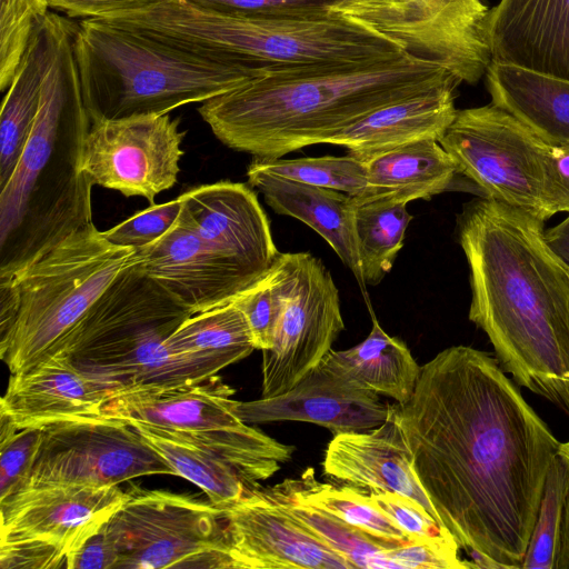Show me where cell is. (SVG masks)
<instances>
[{
	"instance_id": "cell-37",
	"label": "cell",
	"mask_w": 569,
	"mask_h": 569,
	"mask_svg": "<svg viewBox=\"0 0 569 569\" xmlns=\"http://www.w3.org/2000/svg\"><path fill=\"white\" fill-rule=\"evenodd\" d=\"M48 0H1L0 89L10 87L38 22L50 11Z\"/></svg>"
},
{
	"instance_id": "cell-10",
	"label": "cell",
	"mask_w": 569,
	"mask_h": 569,
	"mask_svg": "<svg viewBox=\"0 0 569 569\" xmlns=\"http://www.w3.org/2000/svg\"><path fill=\"white\" fill-rule=\"evenodd\" d=\"M106 528L116 569L236 568L222 510L210 501L132 486Z\"/></svg>"
},
{
	"instance_id": "cell-4",
	"label": "cell",
	"mask_w": 569,
	"mask_h": 569,
	"mask_svg": "<svg viewBox=\"0 0 569 569\" xmlns=\"http://www.w3.org/2000/svg\"><path fill=\"white\" fill-rule=\"evenodd\" d=\"M77 27L59 17L33 130L0 187V280L92 223V183L81 168L91 121L73 53Z\"/></svg>"
},
{
	"instance_id": "cell-22",
	"label": "cell",
	"mask_w": 569,
	"mask_h": 569,
	"mask_svg": "<svg viewBox=\"0 0 569 569\" xmlns=\"http://www.w3.org/2000/svg\"><path fill=\"white\" fill-rule=\"evenodd\" d=\"M114 396L108 387L89 379L63 358L51 356L33 368L11 373L0 400V413L18 429L101 416Z\"/></svg>"
},
{
	"instance_id": "cell-23",
	"label": "cell",
	"mask_w": 569,
	"mask_h": 569,
	"mask_svg": "<svg viewBox=\"0 0 569 569\" xmlns=\"http://www.w3.org/2000/svg\"><path fill=\"white\" fill-rule=\"evenodd\" d=\"M460 83L455 79L378 108L340 131L329 143L345 147L349 154L366 162L410 142L439 141L457 113L455 100Z\"/></svg>"
},
{
	"instance_id": "cell-26",
	"label": "cell",
	"mask_w": 569,
	"mask_h": 569,
	"mask_svg": "<svg viewBox=\"0 0 569 569\" xmlns=\"http://www.w3.org/2000/svg\"><path fill=\"white\" fill-rule=\"evenodd\" d=\"M485 77L491 103L547 143H569V80L493 60Z\"/></svg>"
},
{
	"instance_id": "cell-3",
	"label": "cell",
	"mask_w": 569,
	"mask_h": 569,
	"mask_svg": "<svg viewBox=\"0 0 569 569\" xmlns=\"http://www.w3.org/2000/svg\"><path fill=\"white\" fill-rule=\"evenodd\" d=\"M455 79L442 64L408 52L376 62L270 68L198 111L228 148L277 159L329 143L373 110Z\"/></svg>"
},
{
	"instance_id": "cell-47",
	"label": "cell",
	"mask_w": 569,
	"mask_h": 569,
	"mask_svg": "<svg viewBox=\"0 0 569 569\" xmlns=\"http://www.w3.org/2000/svg\"><path fill=\"white\" fill-rule=\"evenodd\" d=\"M551 147L550 204L553 213H569V143Z\"/></svg>"
},
{
	"instance_id": "cell-24",
	"label": "cell",
	"mask_w": 569,
	"mask_h": 569,
	"mask_svg": "<svg viewBox=\"0 0 569 569\" xmlns=\"http://www.w3.org/2000/svg\"><path fill=\"white\" fill-rule=\"evenodd\" d=\"M234 389L220 377L171 389L122 392L110 398L102 415L153 427L201 432L242 423L234 413Z\"/></svg>"
},
{
	"instance_id": "cell-19",
	"label": "cell",
	"mask_w": 569,
	"mask_h": 569,
	"mask_svg": "<svg viewBox=\"0 0 569 569\" xmlns=\"http://www.w3.org/2000/svg\"><path fill=\"white\" fill-rule=\"evenodd\" d=\"M389 408L378 393L350 383L321 361L283 393L238 401L234 413L246 423L305 421L337 435L380 426Z\"/></svg>"
},
{
	"instance_id": "cell-36",
	"label": "cell",
	"mask_w": 569,
	"mask_h": 569,
	"mask_svg": "<svg viewBox=\"0 0 569 569\" xmlns=\"http://www.w3.org/2000/svg\"><path fill=\"white\" fill-rule=\"evenodd\" d=\"M568 487L569 461L558 453L546 477L539 509L521 569H555Z\"/></svg>"
},
{
	"instance_id": "cell-20",
	"label": "cell",
	"mask_w": 569,
	"mask_h": 569,
	"mask_svg": "<svg viewBox=\"0 0 569 569\" xmlns=\"http://www.w3.org/2000/svg\"><path fill=\"white\" fill-rule=\"evenodd\" d=\"M322 467L326 476L356 488L409 497L442 526L413 469L395 405L390 406L387 419L368 432L335 435L326 449Z\"/></svg>"
},
{
	"instance_id": "cell-43",
	"label": "cell",
	"mask_w": 569,
	"mask_h": 569,
	"mask_svg": "<svg viewBox=\"0 0 569 569\" xmlns=\"http://www.w3.org/2000/svg\"><path fill=\"white\" fill-rule=\"evenodd\" d=\"M67 551L38 539L0 540L1 569L67 568Z\"/></svg>"
},
{
	"instance_id": "cell-31",
	"label": "cell",
	"mask_w": 569,
	"mask_h": 569,
	"mask_svg": "<svg viewBox=\"0 0 569 569\" xmlns=\"http://www.w3.org/2000/svg\"><path fill=\"white\" fill-rule=\"evenodd\" d=\"M164 346L174 357L208 363L217 371L256 349L247 319L233 302L190 316Z\"/></svg>"
},
{
	"instance_id": "cell-25",
	"label": "cell",
	"mask_w": 569,
	"mask_h": 569,
	"mask_svg": "<svg viewBox=\"0 0 569 569\" xmlns=\"http://www.w3.org/2000/svg\"><path fill=\"white\" fill-rule=\"evenodd\" d=\"M248 182L277 213L296 218L321 236L352 272L365 300L367 284L361 271L355 227L356 203L351 196L247 169Z\"/></svg>"
},
{
	"instance_id": "cell-49",
	"label": "cell",
	"mask_w": 569,
	"mask_h": 569,
	"mask_svg": "<svg viewBox=\"0 0 569 569\" xmlns=\"http://www.w3.org/2000/svg\"><path fill=\"white\" fill-rule=\"evenodd\" d=\"M550 248L569 264V213L558 224L545 231Z\"/></svg>"
},
{
	"instance_id": "cell-14",
	"label": "cell",
	"mask_w": 569,
	"mask_h": 569,
	"mask_svg": "<svg viewBox=\"0 0 569 569\" xmlns=\"http://www.w3.org/2000/svg\"><path fill=\"white\" fill-rule=\"evenodd\" d=\"M179 124L168 113L92 122L83 142L82 171L92 186L154 204L156 196L178 180L186 136Z\"/></svg>"
},
{
	"instance_id": "cell-16",
	"label": "cell",
	"mask_w": 569,
	"mask_h": 569,
	"mask_svg": "<svg viewBox=\"0 0 569 569\" xmlns=\"http://www.w3.org/2000/svg\"><path fill=\"white\" fill-rule=\"evenodd\" d=\"M236 568L351 569L353 566L258 487L222 510Z\"/></svg>"
},
{
	"instance_id": "cell-29",
	"label": "cell",
	"mask_w": 569,
	"mask_h": 569,
	"mask_svg": "<svg viewBox=\"0 0 569 569\" xmlns=\"http://www.w3.org/2000/svg\"><path fill=\"white\" fill-rule=\"evenodd\" d=\"M370 311L368 337L350 349L330 350L322 362L350 383L405 403L415 391L421 367L406 343L389 336Z\"/></svg>"
},
{
	"instance_id": "cell-50",
	"label": "cell",
	"mask_w": 569,
	"mask_h": 569,
	"mask_svg": "<svg viewBox=\"0 0 569 569\" xmlns=\"http://www.w3.org/2000/svg\"><path fill=\"white\" fill-rule=\"evenodd\" d=\"M555 569H569V487L563 503Z\"/></svg>"
},
{
	"instance_id": "cell-17",
	"label": "cell",
	"mask_w": 569,
	"mask_h": 569,
	"mask_svg": "<svg viewBox=\"0 0 569 569\" xmlns=\"http://www.w3.org/2000/svg\"><path fill=\"white\" fill-rule=\"evenodd\" d=\"M124 496L118 486L27 488L0 502V540L38 539L69 556L109 520Z\"/></svg>"
},
{
	"instance_id": "cell-38",
	"label": "cell",
	"mask_w": 569,
	"mask_h": 569,
	"mask_svg": "<svg viewBox=\"0 0 569 569\" xmlns=\"http://www.w3.org/2000/svg\"><path fill=\"white\" fill-rule=\"evenodd\" d=\"M40 439L41 428L18 429L0 413V502L27 488Z\"/></svg>"
},
{
	"instance_id": "cell-35",
	"label": "cell",
	"mask_w": 569,
	"mask_h": 569,
	"mask_svg": "<svg viewBox=\"0 0 569 569\" xmlns=\"http://www.w3.org/2000/svg\"><path fill=\"white\" fill-rule=\"evenodd\" d=\"M249 169L267 172L301 183L360 196L367 186L366 162L351 156H323L298 159L254 158Z\"/></svg>"
},
{
	"instance_id": "cell-51",
	"label": "cell",
	"mask_w": 569,
	"mask_h": 569,
	"mask_svg": "<svg viewBox=\"0 0 569 569\" xmlns=\"http://www.w3.org/2000/svg\"><path fill=\"white\" fill-rule=\"evenodd\" d=\"M559 453L569 461V441L560 443Z\"/></svg>"
},
{
	"instance_id": "cell-2",
	"label": "cell",
	"mask_w": 569,
	"mask_h": 569,
	"mask_svg": "<svg viewBox=\"0 0 569 569\" xmlns=\"http://www.w3.org/2000/svg\"><path fill=\"white\" fill-rule=\"evenodd\" d=\"M543 224L483 197L456 219L469 267V320L517 386L569 416V264L548 244Z\"/></svg>"
},
{
	"instance_id": "cell-48",
	"label": "cell",
	"mask_w": 569,
	"mask_h": 569,
	"mask_svg": "<svg viewBox=\"0 0 569 569\" xmlns=\"http://www.w3.org/2000/svg\"><path fill=\"white\" fill-rule=\"evenodd\" d=\"M19 312V297L12 280H0V347L9 339Z\"/></svg>"
},
{
	"instance_id": "cell-34",
	"label": "cell",
	"mask_w": 569,
	"mask_h": 569,
	"mask_svg": "<svg viewBox=\"0 0 569 569\" xmlns=\"http://www.w3.org/2000/svg\"><path fill=\"white\" fill-rule=\"evenodd\" d=\"M296 482L302 496L312 505L358 528L383 546L393 548L411 541L359 488L321 483L316 480L312 468L306 469Z\"/></svg>"
},
{
	"instance_id": "cell-52",
	"label": "cell",
	"mask_w": 569,
	"mask_h": 569,
	"mask_svg": "<svg viewBox=\"0 0 569 569\" xmlns=\"http://www.w3.org/2000/svg\"><path fill=\"white\" fill-rule=\"evenodd\" d=\"M340 1H346V2H358V1H363V0H340Z\"/></svg>"
},
{
	"instance_id": "cell-15",
	"label": "cell",
	"mask_w": 569,
	"mask_h": 569,
	"mask_svg": "<svg viewBox=\"0 0 569 569\" xmlns=\"http://www.w3.org/2000/svg\"><path fill=\"white\" fill-rule=\"evenodd\" d=\"M132 259L192 315L232 302L260 280L203 240L182 209L174 226L134 249Z\"/></svg>"
},
{
	"instance_id": "cell-42",
	"label": "cell",
	"mask_w": 569,
	"mask_h": 569,
	"mask_svg": "<svg viewBox=\"0 0 569 569\" xmlns=\"http://www.w3.org/2000/svg\"><path fill=\"white\" fill-rule=\"evenodd\" d=\"M200 9L230 16H311L328 12L339 0H184Z\"/></svg>"
},
{
	"instance_id": "cell-8",
	"label": "cell",
	"mask_w": 569,
	"mask_h": 569,
	"mask_svg": "<svg viewBox=\"0 0 569 569\" xmlns=\"http://www.w3.org/2000/svg\"><path fill=\"white\" fill-rule=\"evenodd\" d=\"M134 249L109 242L90 223L70 234L14 278L19 312L0 357L10 373L51 357L116 278Z\"/></svg>"
},
{
	"instance_id": "cell-13",
	"label": "cell",
	"mask_w": 569,
	"mask_h": 569,
	"mask_svg": "<svg viewBox=\"0 0 569 569\" xmlns=\"http://www.w3.org/2000/svg\"><path fill=\"white\" fill-rule=\"evenodd\" d=\"M148 475L174 472L127 420L101 415L42 426L27 488L108 487Z\"/></svg>"
},
{
	"instance_id": "cell-6",
	"label": "cell",
	"mask_w": 569,
	"mask_h": 569,
	"mask_svg": "<svg viewBox=\"0 0 569 569\" xmlns=\"http://www.w3.org/2000/svg\"><path fill=\"white\" fill-rule=\"evenodd\" d=\"M73 53L91 123L166 114L268 73V68L214 60L102 19L78 23Z\"/></svg>"
},
{
	"instance_id": "cell-32",
	"label": "cell",
	"mask_w": 569,
	"mask_h": 569,
	"mask_svg": "<svg viewBox=\"0 0 569 569\" xmlns=\"http://www.w3.org/2000/svg\"><path fill=\"white\" fill-rule=\"evenodd\" d=\"M267 496L353 568L397 569L383 546L358 528L318 508L300 492L296 479L263 488Z\"/></svg>"
},
{
	"instance_id": "cell-28",
	"label": "cell",
	"mask_w": 569,
	"mask_h": 569,
	"mask_svg": "<svg viewBox=\"0 0 569 569\" xmlns=\"http://www.w3.org/2000/svg\"><path fill=\"white\" fill-rule=\"evenodd\" d=\"M59 17L49 12L38 22L3 99L0 114V187L13 173L33 130Z\"/></svg>"
},
{
	"instance_id": "cell-46",
	"label": "cell",
	"mask_w": 569,
	"mask_h": 569,
	"mask_svg": "<svg viewBox=\"0 0 569 569\" xmlns=\"http://www.w3.org/2000/svg\"><path fill=\"white\" fill-rule=\"evenodd\" d=\"M50 8L68 17L101 19L109 16L143 10L166 0H48Z\"/></svg>"
},
{
	"instance_id": "cell-30",
	"label": "cell",
	"mask_w": 569,
	"mask_h": 569,
	"mask_svg": "<svg viewBox=\"0 0 569 569\" xmlns=\"http://www.w3.org/2000/svg\"><path fill=\"white\" fill-rule=\"evenodd\" d=\"M128 422L166 460L174 476L198 486L207 495L210 503L221 510L260 487L250 483L236 468L212 452L170 430L139 421Z\"/></svg>"
},
{
	"instance_id": "cell-33",
	"label": "cell",
	"mask_w": 569,
	"mask_h": 569,
	"mask_svg": "<svg viewBox=\"0 0 569 569\" xmlns=\"http://www.w3.org/2000/svg\"><path fill=\"white\" fill-rule=\"evenodd\" d=\"M406 202L373 200L357 204L356 237L366 284L377 286L391 270L412 216Z\"/></svg>"
},
{
	"instance_id": "cell-11",
	"label": "cell",
	"mask_w": 569,
	"mask_h": 569,
	"mask_svg": "<svg viewBox=\"0 0 569 569\" xmlns=\"http://www.w3.org/2000/svg\"><path fill=\"white\" fill-rule=\"evenodd\" d=\"M333 12L399 43L410 54L437 62L462 82L477 83L491 62L483 0L338 1Z\"/></svg>"
},
{
	"instance_id": "cell-18",
	"label": "cell",
	"mask_w": 569,
	"mask_h": 569,
	"mask_svg": "<svg viewBox=\"0 0 569 569\" xmlns=\"http://www.w3.org/2000/svg\"><path fill=\"white\" fill-rule=\"evenodd\" d=\"M180 197L182 210L203 240L257 279L270 271L280 252L251 188L218 181L189 189Z\"/></svg>"
},
{
	"instance_id": "cell-5",
	"label": "cell",
	"mask_w": 569,
	"mask_h": 569,
	"mask_svg": "<svg viewBox=\"0 0 569 569\" xmlns=\"http://www.w3.org/2000/svg\"><path fill=\"white\" fill-rule=\"evenodd\" d=\"M114 24L133 28L204 57L258 68L353 64L406 53L393 40L329 10L311 16H230L184 0H166L118 13Z\"/></svg>"
},
{
	"instance_id": "cell-9",
	"label": "cell",
	"mask_w": 569,
	"mask_h": 569,
	"mask_svg": "<svg viewBox=\"0 0 569 569\" xmlns=\"http://www.w3.org/2000/svg\"><path fill=\"white\" fill-rule=\"evenodd\" d=\"M439 143L481 197L542 221L555 216L551 147L509 112L493 103L457 110Z\"/></svg>"
},
{
	"instance_id": "cell-27",
	"label": "cell",
	"mask_w": 569,
	"mask_h": 569,
	"mask_svg": "<svg viewBox=\"0 0 569 569\" xmlns=\"http://www.w3.org/2000/svg\"><path fill=\"white\" fill-rule=\"evenodd\" d=\"M367 186L352 197L356 206L373 200H429L452 189L456 163L437 140L410 142L366 161Z\"/></svg>"
},
{
	"instance_id": "cell-41",
	"label": "cell",
	"mask_w": 569,
	"mask_h": 569,
	"mask_svg": "<svg viewBox=\"0 0 569 569\" xmlns=\"http://www.w3.org/2000/svg\"><path fill=\"white\" fill-rule=\"evenodd\" d=\"M181 209L182 199L179 196L162 204H151L102 232L112 244L132 249L142 248L166 234L177 222Z\"/></svg>"
},
{
	"instance_id": "cell-40",
	"label": "cell",
	"mask_w": 569,
	"mask_h": 569,
	"mask_svg": "<svg viewBox=\"0 0 569 569\" xmlns=\"http://www.w3.org/2000/svg\"><path fill=\"white\" fill-rule=\"evenodd\" d=\"M368 495L373 505L393 521L410 540L459 547L451 533L409 497L390 491H371Z\"/></svg>"
},
{
	"instance_id": "cell-45",
	"label": "cell",
	"mask_w": 569,
	"mask_h": 569,
	"mask_svg": "<svg viewBox=\"0 0 569 569\" xmlns=\"http://www.w3.org/2000/svg\"><path fill=\"white\" fill-rule=\"evenodd\" d=\"M117 562V547L103 523L68 556L67 569H116Z\"/></svg>"
},
{
	"instance_id": "cell-21",
	"label": "cell",
	"mask_w": 569,
	"mask_h": 569,
	"mask_svg": "<svg viewBox=\"0 0 569 569\" xmlns=\"http://www.w3.org/2000/svg\"><path fill=\"white\" fill-rule=\"evenodd\" d=\"M486 36L491 60L569 80V0H500Z\"/></svg>"
},
{
	"instance_id": "cell-7",
	"label": "cell",
	"mask_w": 569,
	"mask_h": 569,
	"mask_svg": "<svg viewBox=\"0 0 569 569\" xmlns=\"http://www.w3.org/2000/svg\"><path fill=\"white\" fill-rule=\"evenodd\" d=\"M190 316L132 259L52 356L63 358L114 396L198 383L219 371L174 357L164 346Z\"/></svg>"
},
{
	"instance_id": "cell-39",
	"label": "cell",
	"mask_w": 569,
	"mask_h": 569,
	"mask_svg": "<svg viewBox=\"0 0 569 569\" xmlns=\"http://www.w3.org/2000/svg\"><path fill=\"white\" fill-rule=\"evenodd\" d=\"M232 302L244 315L256 349H269L282 311V287L277 261L264 277Z\"/></svg>"
},
{
	"instance_id": "cell-12",
	"label": "cell",
	"mask_w": 569,
	"mask_h": 569,
	"mask_svg": "<svg viewBox=\"0 0 569 569\" xmlns=\"http://www.w3.org/2000/svg\"><path fill=\"white\" fill-rule=\"evenodd\" d=\"M282 311L272 345L262 350V398L291 389L317 367L345 329L339 291L310 252H280Z\"/></svg>"
},
{
	"instance_id": "cell-1",
	"label": "cell",
	"mask_w": 569,
	"mask_h": 569,
	"mask_svg": "<svg viewBox=\"0 0 569 569\" xmlns=\"http://www.w3.org/2000/svg\"><path fill=\"white\" fill-rule=\"evenodd\" d=\"M416 475L460 548L521 569L560 443L497 358L453 346L395 405Z\"/></svg>"
},
{
	"instance_id": "cell-44",
	"label": "cell",
	"mask_w": 569,
	"mask_h": 569,
	"mask_svg": "<svg viewBox=\"0 0 569 569\" xmlns=\"http://www.w3.org/2000/svg\"><path fill=\"white\" fill-rule=\"evenodd\" d=\"M459 547L409 541L387 551L397 569H466L469 561L459 558Z\"/></svg>"
}]
</instances>
